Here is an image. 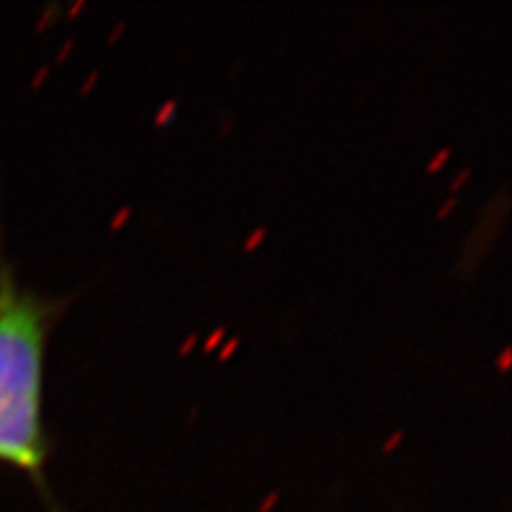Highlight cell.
<instances>
[{
    "label": "cell",
    "mask_w": 512,
    "mask_h": 512,
    "mask_svg": "<svg viewBox=\"0 0 512 512\" xmlns=\"http://www.w3.org/2000/svg\"><path fill=\"white\" fill-rule=\"evenodd\" d=\"M3 239V237H0ZM67 299L20 284L0 242V461L41 480L47 340Z\"/></svg>",
    "instance_id": "cell-1"
}]
</instances>
